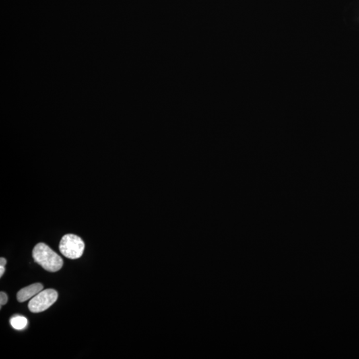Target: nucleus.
<instances>
[{"instance_id": "1", "label": "nucleus", "mask_w": 359, "mask_h": 359, "mask_svg": "<svg viewBox=\"0 0 359 359\" xmlns=\"http://www.w3.org/2000/svg\"><path fill=\"white\" fill-rule=\"evenodd\" d=\"M32 255L35 261L50 272H56L63 267V259L46 244H37Z\"/></svg>"}, {"instance_id": "2", "label": "nucleus", "mask_w": 359, "mask_h": 359, "mask_svg": "<svg viewBox=\"0 0 359 359\" xmlns=\"http://www.w3.org/2000/svg\"><path fill=\"white\" fill-rule=\"evenodd\" d=\"M84 249V242L77 235L66 234L60 241V252L69 259H76L81 257Z\"/></svg>"}, {"instance_id": "3", "label": "nucleus", "mask_w": 359, "mask_h": 359, "mask_svg": "<svg viewBox=\"0 0 359 359\" xmlns=\"http://www.w3.org/2000/svg\"><path fill=\"white\" fill-rule=\"evenodd\" d=\"M57 298V292L53 289L42 291L30 301L29 309L32 313H41L53 306Z\"/></svg>"}, {"instance_id": "4", "label": "nucleus", "mask_w": 359, "mask_h": 359, "mask_svg": "<svg viewBox=\"0 0 359 359\" xmlns=\"http://www.w3.org/2000/svg\"><path fill=\"white\" fill-rule=\"evenodd\" d=\"M43 289H44V286L40 283H34V284L24 287L17 293V301L20 303L26 302L27 300H30L42 292Z\"/></svg>"}, {"instance_id": "5", "label": "nucleus", "mask_w": 359, "mask_h": 359, "mask_svg": "<svg viewBox=\"0 0 359 359\" xmlns=\"http://www.w3.org/2000/svg\"><path fill=\"white\" fill-rule=\"evenodd\" d=\"M10 323L15 329L22 330L28 325V320L23 316L17 315L11 318Z\"/></svg>"}, {"instance_id": "6", "label": "nucleus", "mask_w": 359, "mask_h": 359, "mask_svg": "<svg viewBox=\"0 0 359 359\" xmlns=\"http://www.w3.org/2000/svg\"><path fill=\"white\" fill-rule=\"evenodd\" d=\"M7 300H8V298H7L6 294L1 292V294H0V304H1V306H4V305L7 304Z\"/></svg>"}, {"instance_id": "7", "label": "nucleus", "mask_w": 359, "mask_h": 359, "mask_svg": "<svg viewBox=\"0 0 359 359\" xmlns=\"http://www.w3.org/2000/svg\"><path fill=\"white\" fill-rule=\"evenodd\" d=\"M6 263L7 260L4 257H1V259H0V266L4 267Z\"/></svg>"}, {"instance_id": "8", "label": "nucleus", "mask_w": 359, "mask_h": 359, "mask_svg": "<svg viewBox=\"0 0 359 359\" xmlns=\"http://www.w3.org/2000/svg\"><path fill=\"white\" fill-rule=\"evenodd\" d=\"M5 272V268L3 266H0V277H2Z\"/></svg>"}]
</instances>
